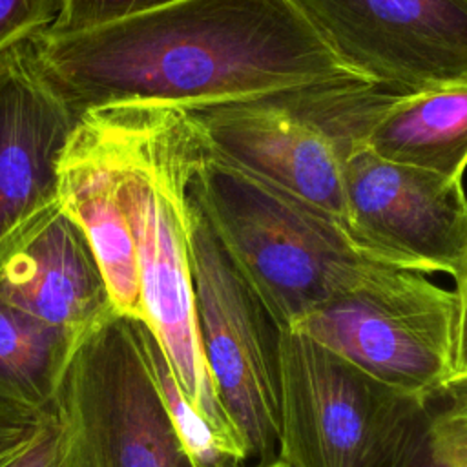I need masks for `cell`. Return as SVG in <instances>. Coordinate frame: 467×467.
Returning <instances> with one entry per match:
<instances>
[{
	"label": "cell",
	"mask_w": 467,
	"mask_h": 467,
	"mask_svg": "<svg viewBox=\"0 0 467 467\" xmlns=\"http://www.w3.org/2000/svg\"><path fill=\"white\" fill-rule=\"evenodd\" d=\"M31 46L78 117L126 104L192 109L356 77L288 0H179L86 31H44Z\"/></svg>",
	"instance_id": "1"
},
{
	"label": "cell",
	"mask_w": 467,
	"mask_h": 467,
	"mask_svg": "<svg viewBox=\"0 0 467 467\" xmlns=\"http://www.w3.org/2000/svg\"><path fill=\"white\" fill-rule=\"evenodd\" d=\"M86 113L97 122L115 164L119 201L137 252L142 321L188 401L239 447L217 400L197 328L188 252V184L202 155L197 131L181 108L126 104Z\"/></svg>",
	"instance_id": "2"
},
{
	"label": "cell",
	"mask_w": 467,
	"mask_h": 467,
	"mask_svg": "<svg viewBox=\"0 0 467 467\" xmlns=\"http://www.w3.org/2000/svg\"><path fill=\"white\" fill-rule=\"evenodd\" d=\"M188 190L277 328H290L389 266L359 248L328 212L204 150Z\"/></svg>",
	"instance_id": "3"
},
{
	"label": "cell",
	"mask_w": 467,
	"mask_h": 467,
	"mask_svg": "<svg viewBox=\"0 0 467 467\" xmlns=\"http://www.w3.org/2000/svg\"><path fill=\"white\" fill-rule=\"evenodd\" d=\"M403 95L348 77L184 109L204 153L343 223L341 171Z\"/></svg>",
	"instance_id": "4"
},
{
	"label": "cell",
	"mask_w": 467,
	"mask_h": 467,
	"mask_svg": "<svg viewBox=\"0 0 467 467\" xmlns=\"http://www.w3.org/2000/svg\"><path fill=\"white\" fill-rule=\"evenodd\" d=\"M139 321L113 312L71 354L53 407L69 467H197L164 409Z\"/></svg>",
	"instance_id": "5"
},
{
	"label": "cell",
	"mask_w": 467,
	"mask_h": 467,
	"mask_svg": "<svg viewBox=\"0 0 467 467\" xmlns=\"http://www.w3.org/2000/svg\"><path fill=\"white\" fill-rule=\"evenodd\" d=\"M188 252L199 339L217 400L246 465L274 462L279 447V328L190 190Z\"/></svg>",
	"instance_id": "6"
},
{
	"label": "cell",
	"mask_w": 467,
	"mask_h": 467,
	"mask_svg": "<svg viewBox=\"0 0 467 467\" xmlns=\"http://www.w3.org/2000/svg\"><path fill=\"white\" fill-rule=\"evenodd\" d=\"M429 403L279 328V447L288 467H390Z\"/></svg>",
	"instance_id": "7"
},
{
	"label": "cell",
	"mask_w": 467,
	"mask_h": 467,
	"mask_svg": "<svg viewBox=\"0 0 467 467\" xmlns=\"http://www.w3.org/2000/svg\"><path fill=\"white\" fill-rule=\"evenodd\" d=\"M456 299L425 274L379 266L314 308L299 332L376 381L431 403L452 378Z\"/></svg>",
	"instance_id": "8"
},
{
	"label": "cell",
	"mask_w": 467,
	"mask_h": 467,
	"mask_svg": "<svg viewBox=\"0 0 467 467\" xmlns=\"http://www.w3.org/2000/svg\"><path fill=\"white\" fill-rule=\"evenodd\" d=\"M356 77L412 95L467 84V0H288Z\"/></svg>",
	"instance_id": "9"
},
{
	"label": "cell",
	"mask_w": 467,
	"mask_h": 467,
	"mask_svg": "<svg viewBox=\"0 0 467 467\" xmlns=\"http://www.w3.org/2000/svg\"><path fill=\"white\" fill-rule=\"evenodd\" d=\"M343 226L376 261L420 274L458 275L467 255L462 179L392 162L368 148L341 171Z\"/></svg>",
	"instance_id": "10"
},
{
	"label": "cell",
	"mask_w": 467,
	"mask_h": 467,
	"mask_svg": "<svg viewBox=\"0 0 467 467\" xmlns=\"http://www.w3.org/2000/svg\"><path fill=\"white\" fill-rule=\"evenodd\" d=\"M77 122L31 42L0 55V266L62 210L58 161Z\"/></svg>",
	"instance_id": "11"
},
{
	"label": "cell",
	"mask_w": 467,
	"mask_h": 467,
	"mask_svg": "<svg viewBox=\"0 0 467 467\" xmlns=\"http://www.w3.org/2000/svg\"><path fill=\"white\" fill-rule=\"evenodd\" d=\"M0 299L75 345L117 312L86 234L64 210L4 261Z\"/></svg>",
	"instance_id": "12"
},
{
	"label": "cell",
	"mask_w": 467,
	"mask_h": 467,
	"mask_svg": "<svg viewBox=\"0 0 467 467\" xmlns=\"http://www.w3.org/2000/svg\"><path fill=\"white\" fill-rule=\"evenodd\" d=\"M62 210L82 228L106 279L111 303L122 316L144 319L137 252L119 201L109 148L89 113H82L58 161Z\"/></svg>",
	"instance_id": "13"
},
{
	"label": "cell",
	"mask_w": 467,
	"mask_h": 467,
	"mask_svg": "<svg viewBox=\"0 0 467 467\" xmlns=\"http://www.w3.org/2000/svg\"><path fill=\"white\" fill-rule=\"evenodd\" d=\"M367 148L392 162L462 179L467 166V84L403 95L374 124Z\"/></svg>",
	"instance_id": "14"
},
{
	"label": "cell",
	"mask_w": 467,
	"mask_h": 467,
	"mask_svg": "<svg viewBox=\"0 0 467 467\" xmlns=\"http://www.w3.org/2000/svg\"><path fill=\"white\" fill-rule=\"evenodd\" d=\"M75 347L60 330L0 299V401L53 416Z\"/></svg>",
	"instance_id": "15"
},
{
	"label": "cell",
	"mask_w": 467,
	"mask_h": 467,
	"mask_svg": "<svg viewBox=\"0 0 467 467\" xmlns=\"http://www.w3.org/2000/svg\"><path fill=\"white\" fill-rule=\"evenodd\" d=\"M139 332L144 354L148 358L155 385L162 398L164 409L197 467H246L244 456L235 443L226 440L184 396L170 363L148 328L140 319Z\"/></svg>",
	"instance_id": "16"
},
{
	"label": "cell",
	"mask_w": 467,
	"mask_h": 467,
	"mask_svg": "<svg viewBox=\"0 0 467 467\" xmlns=\"http://www.w3.org/2000/svg\"><path fill=\"white\" fill-rule=\"evenodd\" d=\"M427 441L436 467H467V374L451 378L431 400Z\"/></svg>",
	"instance_id": "17"
},
{
	"label": "cell",
	"mask_w": 467,
	"mask_h": 467,
	"mask_svg": "<svg viewBox=\"0 0 467 467\" xmlns=\"http://www.w3.org/2000/svg\"><path fill=\"white\" fill-rule=\"evenodd\" d=\"M179 0H60L51 33H77L119 22Z\"/></svg>",
	"instance_id": "18"
},
{
	"label": "cell",
	"mask_w": 467,
	"mask_h": 467,
	"mask_svg": "<svg viewBox=\"0 0 467 467\" xmlns=\"http://www.w3.org/2000/svg\"><path fill=\"white\" fill-rule=\"evenodd\" d=\"M60 0H0V55L47 31Z\"/></svg>",
	"instance_id": "19"
},
{
	"label": "cell",
	"mask_w": 467,
	"mask_h": 467,
	"mask_svg": "<svg viewBox=\"0 0 467 467\" xmlns=\"http://www.w3.org/2000/svg\"><path fill=\"white\" fill-rule=\"evenodd\" d=\"M51 421L49 414L0 401V467H9L31 449Z\"/></svg>",
	"instance_id": "20"
},
{
	"label": "cell",
	"mask_w": 467,
	"mask_h": 467,
	"mask_svg": "<svg viewBox=\"0 0 467 467\" xmlns=\"http://www.w3.org/2000/svg\"><path fill=\"white\" fill-rule=\"evenodd\" d=\"M9 467H69L66 438L55 418L38 441Z\"/></svg>",
	"instance_id": "21"
},
{
	"label": "cell",
	"mask_w": 467,
	"mask_h": 467,
	"mask_svg": "<svg viewBox=\"0 0 467 467\" xmlns=\"http://www.w3.org/2000/svg\"><path fill=\"white\" fill-rule=\"evenodd\" d=\"M456 327H454V368L452 378L467 374V255L454 277Z\"/></svg>",
	"instance_id": "22"
},
{
	"label": "cell",
	"mask_w": 467,
	"mask_h": 467,
	"mask_svg": "<svg viewBox=\"0 0 467 467\" xmlns=\"http://www.w3.org/2000/svg\"><path fill=\"white\" fill-rule=\"evenodd\" d=\"M427 410L414 421L390 467H436L427 441Z\"/></svg>",
	"instance_id": "23"
},
{
	"label": "cell",
	"mask_w": 467,
	"mask_h": 467,
	"mask_svg": "<svg viewBox=\"0 0 467 467\" xmlns=\"http://www.w3.org/2000/svg\"><path fill=\"white\" fill-rule=\"evenodd\" d=\"M246 467H288L285 462H281L279 458H275L274 462H268V463H263V465H246Z\"/></svg>",
	"instance_id": "24"
}]
</instances>
